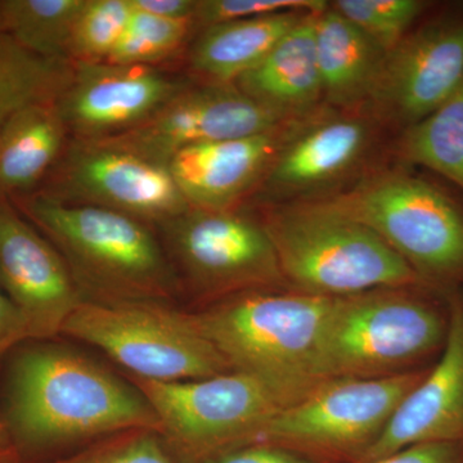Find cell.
<instances>
[{
  "instance_id": "obj_1",
  "label": "cell",
  "mask_w": 463,
  "mask_h": 463,
  "mask_svg": "<svg viewBox=\"0 0 463 463\" xmlns=\"http://www.w3.org/2000/svg\"><path fill=\"white\" fill-rule=\"evenodd\" d=\"M2 421L20 456L84 447L118 432H160L156 412L132 381L53 343L14 353Z\"/></svg>"
},
{
  "instance_id": "obj_2",
  "label": "cell",
  "mask_w": 463,
  "mask_h": 463,
  "mask_svg": "<svg viewBox=\"0 0 463 463\" xmlns=\"http://www.w3.org/2000/svg\"><path fill=\"white\" fill-rule=\"evenodd\" d=\"M9 200L60 252L84 303L174 304L182 297L178 276L151 225L38 192Z\"/></svg>"
},
{
  "instance_id": "obj_3",
  "label": "cell",
  "mask_w": 463,
  "mask_h": 463,
  "mask_svg": "<svg viewBox=\"0 0 463 463\" xmlns=\"http://www.w3.org/2000/svg\"><path fill=\"white\" fill-rule=\"evenodd\" d=\"M335 298L294 289H259L192 312L231 371L260 383L282 408L325 381L322 341Z\"/></svg>"
},
{
  "instance_id": "obj_4",
  "label": "cell",
  "mask_w": 463,
  "mask_h": 463,
  "mask_svg": "<svg viewBox=\"0 0 463 463\" xmlns=\"http://www.w3.org/2000/svg\"><path fill=\"white\" fill-rule=\"evenodd\" d=\"M304 203L364 225L426 285L463 289V200L441 183L380 165L352 187Z\"/></svg>"
},
{
  "instance_id": "obj_5",
  "label": "cell",
  "mask_w": 463,
  "mask_h": 463,
  "mask_svg": "<svg viewBox=\"0 0 463 463\" xmlns=\"http://www.w3.org/2000/svg\"><path fill=\"white\" fill-rule=\"evenodd\" d=\"M449 292L417 285L335 298L322 341L325 379H385L428 367L446 345Z\"/></svg>"
},
{
  "instance_id": "obj_6",
  "label": "cell",
  "mask_w": 463,
  "mask_h": 463,
  "mask_svg": "<svg viewBox=\"0 0 463 463\" xmlns=\"http://www.w3.org/2000/svg\"><path fill=\"white\" fill-rule=\"evenodd\" d=\"M255 210L289 289L344 298L370 289L426 285L377 234L352 219L309 203Z\"/></svg>"
},
{
  "instance_id": "obj_7",
  "label": "cell",
  "mask_w": 463,
  "mask_h": 463,
  "mask_svg": "<svg viewBox=\"0 0 463 463\" xmlns=\"http://www.w3.org/2000/svg\"><path fill=\"white\" fill-rule=\"evenodd\" d=\"M61 335L99 347L141 379L176 383L231 373L192 312L174 304L81 303Z\"/></svg>"
},
{
  "instance_id": "obj_8",
  "label": "cell",
  "mask_w": 463,
  "mask_h": 463,
  "mask_svg": "<svg viewBox=\"0 0 463 463\" xmlns=\"http://www.w3.org/2000/svg\"><path fill=\"white\" fill-rule=\"evenodd\" d=\"M157 230L183 294L201 307L245 292L288 288L269 236L245 207H190Z\"/></svg>"
},
{
  "instance_id": "obj_9",
  "label": "cell",
  "mask_w": 463,
  "mask_h": 463,
  "mask_svg": "<svg viewBox=\"0 0 463 463\" xmlns=\"http://www.w3.org/2000/svg\"><path fill=\"white\" fill-rule=\"evenodd\" d=\"M428 370L385 379L325 381L274 414L258 441L318 463H356L379 440L401 402Z\"/></svg>"
},
{
  "instance_id": "obj_10",
  "label": "cell",
  "mask_w": 463,
  "mask_h": 463,
  "mask_svg": "<svg viewBox=\"0 0 463 463\" xmlns=\"http://www.w3.org/2000/svg\"><path fill=\"white\" fill-rule=\"evenodd\" d=\"M160 420V435L183 463H203L257 443L281 404L248 374L160 383L128 374Z\"/></svg>"
},
{
  "instance_id": "obj_11",
  "label": "cell",
  "mask_w": 463,
  "mask_h": 463,
  "mask_svg": "<svg viewBox=\"0 0 463 463\" xmlns=\"http://www.w3.org/2000/svg\"><path fill=\"white\" fill-rule=\"evenodd\" d=\"M386 133L365 108L323 106L298 121L248 203H312L352 187L380 166L376 157Z\"/></svg>"
},
{
  "instance_id": "obj_12",
  "label": "cell",
  "mask_w": 463,
  "mask_h": 463,
  "mask_svg": "<svg viewBox=\"0 0 463 463\" xmlns=\"http://www.w3.org/2000/svg\"><path fill=\"white\" fill-rule=\"evenodd\" d=\"M462 80L463 3H434L386 53L365 109L395 137L435 111Z\"/></svg>"
},
{
  "instance_id": "obj_13",
  "label": "cell",
  "mask_w": 463,
  "mask_h": 463,
  "mask_svg": "<svg viewBox=\"0 0 463 463\" xmlns=\"http://www.w3.org/2000/svg\"><path fill=\"white\" fill-rule=\"evenodd\" d=\"M38 194L102 207L157 228L190 209L169 167L100 142L70 138Z\"/></svg>"
},
{
  "instance_id": "obj_14",
  "label": "cell",
  "mask_w": 463,
  "mask_h": 463,
  "mask_svg": "<svg viewBox=\"0 0 463 463\" xmlns=\"http://www.w3.org/2000/svg\"><path fill=\"white\" fill-rule=\"evenodd\" d=\"M286 123L234 84L194 80L145 123L97 142L167 166L179 152L194 146L252 136Z\"/></svg>"
},
{
  "instance_id": "obj_15",
  "label": "cell",
  "mask_w": 463,
  "mask_h": 463,
  "mask_svg": "<svg viewBox=\"0 0 463 463\" xmlns=\"http://www.w3.org/2000/svg\"><path fill=\"white\" fill-rule=\"evenodd\" d=\"M192 81L158 66L72 62L56 103L70 138L103 141L145 123Z\"/></svg>"
},
{
  "instance_id": "obj_16",
  "label": "cell",
  "mask_w": 463,
  "mask_h": 463,
  "mask_svg": "<svg viewBox=\"0 0 463 463\" xmlns=\"http://www.w3.org/2000/svg\"><path fill=\"white\" fill-rule=\"evenodd\" d=\"M0 288L29 323L32 339L50 340L84 303L50 240L0 196Z\"/></svg>"
},
{
  "instance_id": "obj_17",
  "label": "cell",
  "mask_w": 463,
  "mask_h": 463,
  "mask_svg": "<svg viewBox=\"0 0 463 463\" xmlns=\"http://www.w3.org/2000/svg\"><path fill=\"white\" fill-rule=\"evenodd\" d=\"M449 307L443 352L405 395L379 440L356 463L417 444L463 443V289L449 292Z\"/></svg>"
},
{
  "instance_id": "obj_18",
  "label": "cell",
  "mask_w": 463,
  "mask_h": 463,
  "mask_svg": "<svg viewBox=\"0 0 463 463\" xmlns=\"http://www.w3.org/2000/svg\"><path fill=\"white\" fill-rule=\"evenodd\" d=\"M298 121L252 136L194 146L179 152L167 167L191 207L241 209L257 191Z\"/></svg>"
},
{
  "instance_id": "obj_19",
  "label": "cell",
  "mask_w": 463,
  "mask_h": 463,
  "mask_svg": "<svg viewBox=\"0 0 463 463\" xmlns=\"http://www.w3.org/2000/svg\"><path fill=\"white\" fill-rule=\"evenodd\" d=\"M317 14H307L234 83L249 99L285 121L303 120L325 106L316 56Z\"/></svg>"
},
{
  "instance_id": "obj_20",
  "label": "cell",
  "mask_w": 463,
  "mask_h": 463,
  "mask_svg": "<svg viewBox=\"0 0 463 463\" xmlns=\"http://www.w3.org/2000/svg\"><path fill=\"white\" fill-rule=\"evenodd\" d=\"M307 14L313 12H286L203 27L188 47L187 75L200 83H236Z\"/></svg>"
},
{
  "instance_id": "obj_21",
  "label": "cell",
  "mask_w": 463,
  "mask_h": 463,
  "mask_svg": "<svg viewBox=\"0 0 463 463\" xmlns=\"http://www.w3.org/2000/svg\"><path fill=\"white\" fill-rule=\"evenodd\" d=\"M315 41L325 105L365 108L386 52L330 5L317 14Z\"/></svg>"
},
{
  "instance_id": "obj_22",
  "label": "cell",
  "mask_w": 463,
  "mask_h": 463,
  "mask_svg": "<svg viewBox=\"0 0 463 463\" xmlns=\"http://www.w3.org/2000/svg\"><path fill=\"white\" fill-rule=\"evenodd\" d=\"M69 141L56 99L17 112L0 132V196L35 194Z\"/></svg>"
},
{
  "instance_id": "obj_23",
  "label": "cell",
  "mask_w": 463,
  "mask_h": 463,
  "mask_svg": "<svg viewBox=\"0 0 463 463\" xmlns=\"http://www.w3.org/2000/svg\"><path fill=\"white\" fill-rule=\"evenodd\" d=\"M388 152L395 165L428 170L463 196V80L435 111L395 136Z\"/></svg>"
},
{
  "instance_id": "obj_24",
  "label": "cell",
  "mask_w": 463,
  "mask_h": 463,
  "mask_svg": "<svg viewBox=\"0 0 463 463\" xmlns=\"http://www.w3.org/2000/svg\"><path fill=\"white\" fill-rule=\"evenodd\" d=\"M72 62L36 56L0 33V132L21 109L58 99Z\"/></svg>"
},
{
  "instance_id": "obj_25",
  "label": "cell",
  "mask_w": 463,
  "mask_h": 463,
  "mask_svg": "<svg viewBox=\"0 0 463 463\" xmlns=\"http://www.w3.org/2000/svg\"><path fill=\"white\" fill-rule=\"evenodd\" d=\"M85 2L0 0L3 33L36 56L70 61V43Z\"/></svg>"
},
{
  "instance_id": "obj_26",
  "label": "cell",
  "mask_w": 463,
  "mask_h": 463,
  "mask_svg": "<svg viewBox=\"0 0 463 463\" xmlns=\"http://www.w3.org/2000/svg\"><path fill=\"white\" fill-rule=\"evenodd\" d=\"M197 33L194 18L174 20L133 9L124 35L106 62L158 66L190 47Z\"/></svg>"
},
{
  "instance_id": "obj_27",
  "label": "cell",
  "mask_w": 463,
  "mask_h": 463,
  "mask_svg": "<svg viewBox=\"0 0 463 463\" xmlns=\"http://www.w3.org/2000/svg\"><path fill=\"white\" fill-rule=\"evenodd\" d=\"M332 8L370 36L386 53L397 47L434 2L428 0H336Z\"/></svg>"
},
{
  "instance_id": "obj_28",
  "label": "cell",
  "mask_w": 463,
  "mask_h": 463,
  "mask_svg": "<svg viewBox=\"0 0 463 463\" xmlns=\"http://www.w3.org/2000/svg\"><path fill=\"white\" fill-rule=\"evenodd\" d=\"M132 14L129 0H87L76 20L69 60L106 62L124 35Z\"/></svg>"
},
{
  "instance_id": "obj_29",
  "label": "cell",
  "mask_w": 463,
  "mask_h": 463,
  "mask_svg": "<svg viewBox=\"0 0 463 463\" xmlns=\"http://www.w3.org/2000/svg\"><path fill=\"white\" fill-rule=\"evenodd\" d=\"M42 463H183L160 432L129 430L91 441L57 459Z\"/></svg>"
},
{
  "instance_id": "obj_30",
  "label": "cell",
  "mask_w": 463,
  "mask_h": 463,
  "mask_svg": "<svg viewBox=\"0 0 463 463\" xmlns=\"http://www.w3.org/2000/svg\"><path fill=\"white\" fill-rule=\"evenodd\" d=\"M325 0H197L194 23L197 32L203 27L242 18L270 16L286 12L325 11Z\"/></svg>"
},
{
  "instance_id": "obj_31",
  "label": "cell",
  "mask_w": 463,
  "mask_h": 463,
  "mask_svg": "<svg viewBox=\"0 0 463 463\" xmlns=\"http://www.w3.org/2000/svg\"><path fill=\"white\" fill-rule=\"evenodd\" d=\"M203 463H318L274 444L257 443L233 448L219 453Z\"/></svg>"
},
{
  "instance_id": "obj_32",
  "label": "cell",
  "mask_w": 463,
  "mask_h": 463,
  "mask_svg": "<svg viewBox=\"0 0 463 463\" xmlns=\"http://www.w3.org/2000/svg\"><path fill=\"white\" fill-rule=\"evenodd\" d=\"M361 463H463V443H428Z\"/></svg>"
},
{
  "instance_id": "obj_33",
  "label": "cell",
  "mask_w": 463,
  "mask_h": 463,
  "mask_svg": "<svg viewBox=\"0 0 463 463\" xmlns=\"http://www.w3.org/2000/svg\"><path fill=\"white\" fill-rule=\"evenodd\" d=\"M32 339L29 323L11 298L0 288V358L12 347Z\"/></svg>"
},
{
  "instance_id": "obj_34",
  "label": "cell",
  "mask_w": 463,
  "mask_h": 463,
  "mask_svg": "<svg viewBox=\"0 0 463 463\" xmlns=\"http://www.w3.org/2000/svg\"><path fill=\"white\" fill-rule=\"evenodd\" d=\"M134 11L152 16L184 20L194 18L197 0H129Z\"/></svg>"
},
{
  "instance_id": "obj_35",
  "label": "cell",
  "mask_w": 463,
  "mask_h": 463,
  "mask_svg": "<svg viewBox=\"0 0 463 463\" xmlns=\"http://www.w3.org/2000/svg\"><path fill=\"white\" fill-rule=\"evenodd\" d=\"M14 449V448L12 446V441L11 439H9L7 429H5V423H3L2 419H0V456L5 455V453L11 452V450Z\"/></svg>"
},
{
  "instance_id": "obj_36",
  "label": "cell",
  "mask_w": 463,
  "mask_h": 463,
  "mask_svg": "<svg viewBox=\"0 0 463 463\" xmlns=\"http://www.w3.org/2000/svg\"><path fill=\"white\" fill-rule=\"evenodd\" d=\"M0 463H24L21 456L18 455L17 450H11V452L5 453L0 456Z\"/></svg>"
},
{
  "instance_id": "obj_37",
  "label": "cell",
  "mask_w": 463,
  "mask_h": 463,
  "mask_svg": "<svg viewBox=\"0 0 463 463\" xmlns=\"http://www.w3.org/2000/svg\"><path fill=\"white\" fill-rule=\"evenodd\" d=\"M0 33H3V30H2V18H0Z\"/></svg>"
}]
</instances>
